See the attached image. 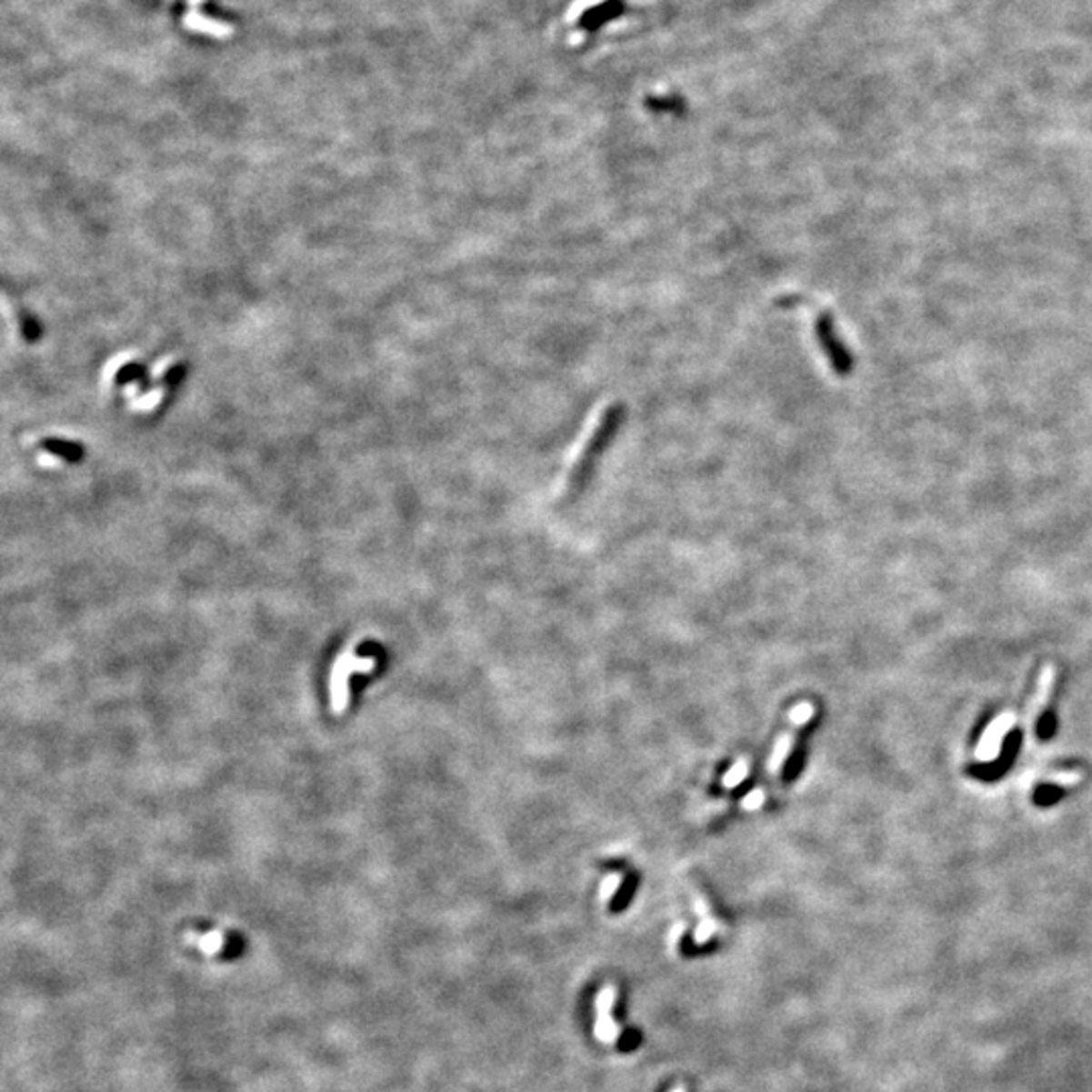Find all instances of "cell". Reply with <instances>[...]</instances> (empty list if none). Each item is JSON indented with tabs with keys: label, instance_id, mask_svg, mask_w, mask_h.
<instances>
[{
	"label": "cell",
	"instance_id": "5bb4252c",
	"mask_svg": "<svg viewBox=\"0 0 1092 1092\" xmlns=\"http://www.w3.org/2000/svg\"><path fill=\"white\" fill-rule=\"evenodd\" d=\"M672 1092H686V1088L684 1087H676Z\"/></svg>",
	"mask_w": 1092,
	"mask_h": 1092
},
{
	"label": "cell",
	"instance_id": "52a82bcc",
	"mask_svg": "<svg viewBox=\"0 0 1092 1092\" xmlns=\"http://www.w3.org/2000/svg\"><path fill=\"white\" fill-rule=\"evenodd\" d=\"M619 1036L621 1027L611 1014L597 1016V1019H595V1037H597V1040H601L603 1044H613L619 1040Z\"/></svg>",
	"mask_w": 1092,
	"mask_h": 1092
},
{
	"label": "cell",
	"instance_id": "277c9868",
	"mask_svg": "<svg viewBox=\"0 0 1092 1092\" xmlns=\"http://www.w3.org/2000/svg\"><path fill=\"white\" fill-rule=\"evenodd\" d=\"M1056 678H1058V672H1056L1054 664H1046L1042 667L1040 676H1037L1036 680V690L1032 694L1030 702H1027L1024 718H1022V726H1024V735L1026 738H1034L1036 730H1037V722H1040L1042 712L1046 710L1050 702V696L1054 692L1056 686Z\"/></svg>",
	"mask_w": 1092,
	"mask_h": 1092
},
{
	"label": "cell",
	"instance_id": "8992f818",
	"mask_svg": "<svg viewBox=\"0 0 1092 1092\" xmlns=\"http://www.w3.org/2000/svg\"><path fill=\"white\" fill-rule=\"evenodd\" d=\"M816 330L819 336V345H821V348H824V352H827V356H829V360H832V366L836 368V371L839 375L850 371V356H847L844 345L836 336V328L832 324V318H829V314L819 316Z\"/></svg>",
	"mask_w": 1092,
	"mask_h": 1092
},
{
	"label": "cell",
	"instance_id": "4fadbf2b",
	"mask_svg": "<svg viewBox=\"0 0 1092 1092\" xmlns=\"http://www.w3.org/2000/svg\"><path fill=\"white\" fill-rule=\"evenodd\" d=\"M766 801V791L765 789H755L748 793V796L743 799V809L745 811H756L765 806Z\"/></svg>",
	"mask_w": 1092,
	"mask_h": 1092
},
{
	"label": "cell",
	"instance_id": "9c48e42d",
	"mask_svg": "<svg viewBox=\"0 0 1092 1092\" xmlns=\"http://www.w3.org/2000/svg\"><path fill=\"white\" fill-rule=\"evenodd\" d=\"M624 882H626V877L621 872L609 874V877L605 878V882L601 884V892H599L603 905H611V902L617 898L621 887H624Z\"/></svg>",
	"mask_w": 1092,
	"mask_h": 1092
},
{
	"label": "cell",
	"instance_id": "30bf717a",
	"mask_svg": "<svg viewBox=\"0 0 1092 1092\" xmlns=\"http://www.w3.org/2000/svg\"><path fill=\"white\" fill-rule=\"evenodd\" d=\"M617 1001V987L616 986H605L597 997H595V1016H603V1014H611L613 1006H616Z\"/></svg>",
	"mask_w": 1092,
	"mask_h": 1092
},
{
	"label": "cell",
	"instance_id": "7c38bea8",
	"mask_svg": "<svg viewBox=\"0 0 1092 1092\" xmlns=\"http://www.w3.org/2000/svg\"><path fill=\"white\" fill-rule=\"evenodd\" d=\"M1082 779H1085V775L1080 771H1056L1046 777V781L1058 785V787H1077Z\"/></svg>",
	"mask_w": 1092,
	"mask_h": 1092
},
{
	"label": "cell",
	"instance_id": "ba28073f",
	"mask_svg": "<svg viewBox=\"0 0 1092 1092\" xmlns=\"http://www.w3.org/2000/svg\"><path fill=\"white\" fill-rule=\"evenodd\" d=\"M751 759L748 756H741L730 769L725 773V777H722V787L725 789H736L738 785H741L748 775H751Z\"/></svg>",
	"mask_w": 1092,
	"mask_h": 1092
},
{
	"label": "cell",
	"instance_id": "7a4b0ae2",
	"mask_svg": "<svg viewBox=\"0 0 1092 1092\" xmlns=\"http://www.w3.org/2000/svg\"><path fill=\"white\" fill-rule=\"evenodd\" d=\"M816 712H817L816 704L809 700H803L797 704V706H793L789 710L787 728L783 730L779 741L775 743L769 761H766V775H769L771 779L777 781L783 777L785 771H787L791 756L796 755L799 735L803 733V728L811 725V720L816 718Z\"/></svg>",
	"mask_w": 1092,
	"mask_h": 1092
},
{
	"label": "cell",
	"instance_id": "8fae6325",
	"mask_svg": "<svg viewBox=\"0 0 1092 1092\" xmlns=\"http://www.w3.org/2000/svg\"><path fill=\"white\" fill-rule=\"evenodd\" d=\"M718 928H720V925H718L716 917L715 918H702L700 923H698V927H696V931H694V943H696V945H706L710 941V938L718 933Z\"/></svg>",
	"mask_w": 1092,
	"mask_h": 1092
},
{
	"label": "cell",
	"instance_id": "5b68a950",
	"mask_svg": "<svg viewBox=\"0 0 1092 1092\" xmlns=\"http://www.w3.org/2000/svg\"><path fill=\"white\" fill-rule=\"evenodd\" d=\"M375 666V660H363V657H355V656H342L340 660L334 666V674H332V706L334 712H342L346 708V700H348V676L352 672L358 670H368V667Z\"/></svg>",
	"mask_w": 1092,
	"mask_h": 1092
},
{
	"label": "cell",
	"instance_id": "6da1fadb",
	"mask_svg": "<svg viewBox=\"0 0 1092 1092\" xmlns=\"http://www.w3.org/2000/svg\"><path fill=\"white\" fill-rule=\"evenodd\" d=\"M621 421H624V407L616 405V407L605 411L597 431L593 433V437L589 439V444H586L585 451L579 457V462H576V466L573 467L571 476H568V486H566L568 494H575L576 490H581L585 482L589 480V476L593 474L597 459L603 456V451L609 447L613 437L617 436Z\"/></svg>",
	"mask_w": 1092,
	"mask_h": 1092
},
{
	"label": "cell",
	"instance_id": "3957f363",
	"mask_svg": "<svg viewBox=\"0 0 1092 1092\" xmlns=\"http://www.w3.org/2000/svg\"><path fill=\"white\" fill-rule=\"evenodd\" d=\"M1016 722H1017V715L1012 710L999 712V715L989 722L976 746V759L979 763L987 765V763H994L999 759L1001 746H1004L1007 735L1012 733Z\"/></svg>",
	"mask_w": 1092,
	"mask_h": 1092
}]
</instances>
